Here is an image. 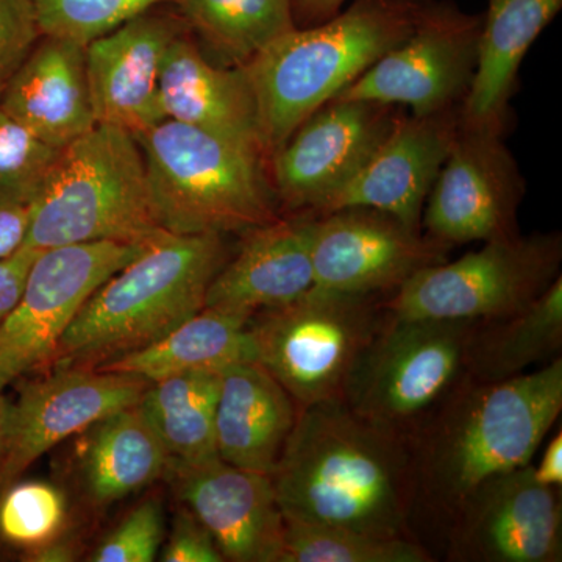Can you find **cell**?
I'll return each instance as SVG.
<instances>
[{"label": "cell", "mask_w": 562, "mask_h": 562, "mask_svg": "<svg viewBox=\"0 0 562 562\" xmlns=\"http://www.w3.org/2000/svg\"><path fill=\"white\" fill-rule=\"evenodd\" d=\"M562 412V358L497 383L464 379L409 439V530L446 536L472 492L531 464Z\"/></svg>", "instance_id": "obj_1"}, {"label": "cell", "mask_w": 562, "mask_h": 562, "mask_svg": "<svg viewBox=\"0 0 562 562\" xmlns=\"http://www.w3.org/2000/svg\"><path fill=\"white\" fill-rule=\"evenodd\" d=\"M271 476L284 519L412 538L408 439L342 401L301 408Z\"/></svg>", "instance_id": "obj_2"}, {"label": "cell", "mask_w": 562, "mask_h": 562, "mask_svg": "<svg viewBox=\"0 0 562 562\" xmlns=\"http://www.w3.org/2000/svg\"><path fill=\"white\" fill-rule=\"evenodd\" d=\"M225 235L162 232L81 306L52 368L95 369L160 341L205 305L228 260Z\"/></svg>", "instance_id": "obj_3"}, {"label": "cell", "mask_w": 562, "mask_h": 562, "mask_svg": "<svg viewBox=\"0 0 562 562\" xmlns=\"http://www.w3.org/2000/svg\"><path fill=\"white\" fill-rule=\"evenodd\" d=\"M430 0H353L330 20L295 27L244 65L272 157L314 111L403 43Z\"/></svg>", "instance_id": "obj_4"}, {"label": "cell", "mask_w": 562, "mask_h": 562, "mask_svg": "<svg viewBox=\"0 0 562 562\" xmlns=\"http://www.w3.org/2000/svg\"><path fill=\"white\" fill-rule=\"evenodd\" d=\"M162 232L138 139L124 128L95 124L52 165L31 205L24 247L147 243Z\"/></svg>", "instance_id": "obj_5"}, {"label": "cell", "mask_w": 562, "mask_h": 562, "mask_svg": "<svg viewBox=\"0 0 562 562\" xmlns=\"http://www.w3.org/2000/svg\"><path fill=\"white\" fill-rule=\"evenodd\" d=\"M135 138L166 232L241 235L280 217L269 161L258 151L172 120Z\"/></svg>", "instance_id": "obj_6"}, {"label": "cell", "mask_w": 562, "mask_h": 562, "mask_svg": "<svg viewBox=\"0 0 562 562\" xmlns=\"http://www.w3.org/2000/svg\"><path fill=\"white\" fill-rule=\"evenodd\" d=\"M386 297L313 286L250 317L255 358L301 408L341 401L351 369L386 319Z\"/></svg>", "instance_id": "obj_7"}, {"label": "cell", "mask_w": 562, "mask_h": 562, "mask_svg": "<svg viewBox=\"0 0 562 562\" xmlns=\"http://www.w3.org/2000/svg\"><path fill=\"white\" fill-rule=\"evenodd\" d=\"M473 324L387 314L351 369L341 401L358 416L409 442L422 422L464 379Z\"/></svg>", "instance_id": "obj_8"}, {"label": "cell", "mask_w": 562, "mask_h": 562, "mask_svg": "<svg viewBox=\"0 0 562 562\" xmlns=\"http://www.w3.org/2000/svg\"><path fill=\"white\" fill-rule=\"evenodd\" d=\"M560 233L484 243L457 261L414 273L384 299L403 319L484 321L524 308L561 276Z\"/></svg>", "instance_id": "obj_9"}, {"label": "cell", "mask_w": 562, "mask_h": 562, "mask_svg": "<svg viewBox=\"0 0 562 562\" xmlns=\"http://www.w3.org/2000/svg\"><path fill=\"white\" fill-rule=\"evenodd\" d=\"M150 241H95L40 250L20 301L0 324V391L31 373L49 371L63 335L85 302Z\"/></svg>", "instance_id": "obj_10"}, {"label": "cell", "mask_w": 562, "mask_h": 562, "mask_svg": "<svg viewBox=\"0 0 562 562\" xmlns=\"http://www.w3.org/2000/svg\"><path fill=\"white\" fill-rule=\"evenodd\" d=\"M482 21L430 0L412 35L335 99L409 106L416 116L460 106L475 74Z\"/></svg>", "instance_id": "obj_11"}, {"label": "cell", "mask_w": 562, "mask_h": 562, "mask_svg": "<svg viewBox=\"0 0 562 562\" xmlns=\"http://www.w3.org/2000/svg\"><path fill=\"white\" fill-rule=\"evenodd\" d=\"M503 133L460 125L425 202V235L450 247L519 236L525 184Z\"/></svg>", "instance_id": "obj_12"}, {"label": "cell", "mask_w": 562, "mask_h": 562, "mask_svg": "<svg viewBox=\"0 0 562 562\" xmlns=\"http://www.w3.org/2000/svg\"><path fill=\"white\" fill-rule=\"evenodd\" d=\"M397 116L394 105L338 99L314 111L269 158L280 209L316 214L368 162Z\"/></svg>", "instance_id": "obj_13"}, {"label": "cell", "mask_w": 562, "mask_h": 562, "mask_svg": "<svg viewBox=\"0 0 562 562\" xmlns=\"http://www.w3.org/2000/svg\"><path fill=\"white\" fill-rule=\"evenodd\" d=\"M450 562H561V490L535 479L532 464L472 492L443 536Z\"/></svg>", "instance_id": "obj_14"}, {"label": "cell", "mask_w": 562, "mask_h": 562, "mask_svg": "<svg viewBox=\"0 0 562 562\" xmlns=\"http://www.w3.org/2000/svg\"><path fill=\"white\" fill-rule=\"evenodd\" d=\"M22 383L10 406L5 450L0 461V491L57 446L95 422L138 405L150 382L133 373L87 368H52Z\"/></svg>", "instance_id": "obj_15"}, {"label": "cell", "mask_w": 562, "mask_h": 562, "mask_svg": "<svg viewBox=\"0 0 562 562\" xmlns=\"http://www.w3.org/2000/svg\"><path fill=\"white\" fill-rule=\"evenodd\" d=\"M450 247L383 211L351 206L314 214V286L390 295L414 273L447 261Z\"/></svg>", "instance_id": "obj_16"}, {"label": "cell", "mask_w": 562, "mask_h": 562, "mask_svg": "<svg viewBox=\"0 0 562 562\" xmlns=\"http://www.w3.org/2000/svg\"><path fill=\"white\" fill-rule=\"evenodd\" d=\"M165 479L213 536L224 561L279 562L284 516L271 475L221 458L199 464L169 458Z\"/></svg>", "instance_id": "obj_17"}, {"label": "cell", "mask_w": 562, "mask_h": 562, "mask_svg": "<svg viewBox=\"0 0 562 562\" xmlns=\"http://www.w3.org/2000/svg\"><path fill=\"white\" fill-rule=\"evenodd\" d=\"M460 125L461 105L424 116H397L368 162L316 214L364 206L422 232L425 202Z\"/></svg>", "instance_id": "obj_18"}, {"label": "cell", "mask_w": 562, "mask_h": 562, "mask_svg": "<svg viewBox=\"0 0 562 562\" xmlns=\"http://www.w3.org/2000/svg\"><path fill=\"white\" fill-rule=\"evenodd\" d=\"M187 29L183 20L147 11L87 44L88 87L98 124L138 136L165 120L161 65L172 41Z\"/></svg>", "instance_id": "obj_19"}, {"label": "cell", "mask_w": 562, "mask_h": 562, "mask_svg": "<svg viewBox=\"0 0 562 562\" xmlns=\"http://www.w3.org/2000/svg\"><path fill=\"white\" fill-rule=\"evenodd\" d=\"M314 213L302 211L241 233V243L211 281L203 308L250 321L314 286Z\"/></svg>", "instance_id": "obj_20"}, {"label": "cell", "mask_w": 562, "mask_h": 562, "mask_svg": "<svg viewBox=\"0 0 562 562\" xmlns=\"http://www.w3.org/2000/svg\"><path fill=\"white\" fill-rule=\"evenodd\" d=\"M160 103L165 120L213 133L268 158L246 69L216 65L184 33L172 41L162 60Z\"/></svg>", "instance_id": "obj_21"}, {"label": "cell", "mask_w": 562, "mask_h": 562, "mask_svg": "<svg viewBox=\"0 0 562 562\" xmlns=\"http://www.w3.org/2000/svg\"><path fill=\"white\" fill-rule=\"evenodd\" d=\"M85 47L74 41L41 36L0 95V109L57 149L98 124Z\"/></svg>", "instance_id": "obj_22"}, {"label": "cell", "mask_w": 562, "mask_h": 562, "mask_svg": "<svg viewBox=\"0 0 562 562\" xmlns=\"http://www.w3.org/2000/svg\"><path fill=\"white\" fill-rule=\"evenodd\" d=\"M301 406L258 364L238 362L221 372L216 449L222 461L272 475L294 430Z\"/></svg>", "instance_id": "obj_23"}, {"label": "cell", "mask_w": 562, "mask_h": 562, "mask_svg": "<svg viewBox=\"0 0 562 562\" xmlns=\"http://www.w3.org/2000/svg\"><path fill=\"white\" fill-rule=\"evenodd\" d=\"M561 9L562 0H490L475 74L461 103L464 127L505 132L524 57Z\"/></svg>", "instance_id": "obj_24"}, {"label": "cell", "mask_w": 562, "mask_h": 562, "mask_svg": "<svg viewBox=\"0 0 562 562\" xmlns=\"http://www.w3.org/2000/svg\"><path fill=\"white\" fill-rule=\"evenodd\" d=\"M168 461L138 405L121 409L81 432L77 452L81 492L94 508H109L162 479Z\"/></svg>", "instance_id": "obj_25"}, {"label": "cell", "mask_w": 562, "mask_h": 562, "mask_svg": "<svg viewBox=\"0 0 562 562\" xmlns=\"http://www.w3.org/2000/svg\"><path fill=\"white\" fill-rule=\"evenodd\" d=\"M562 351V277L516 312L475 321L465 351V376L497 383L557 360Z\"/></svg>", "instance_id": "obj_26"}, {"label": "cell", "mask_w": 562, "mask_h": 562, "mask_svg": "<svg viewBox=\"0 0 562 562\" xmlns=\"http://www.w3.org/2000/svg\"><path fill=\"white\" fill-rule=\"evenodd\" d=\"M246 361H257L249 321L202 308L160 341L95 369L154 383L181 373L222 372Z\"/></svg>", "instance_id": "obj_27"}, {"label": "cell", "mask_w": 562, "mask_h": 562, "mask_svg": "<svg viewBox=\"0 0 562 562\" xmlns=\"http://www.w3.org/2000/svg\"><path fill=\"white\" fill-rule=\"evenodd\" d=\"M221 372H190L150 383L138 403L166 453L199 464L220 458L216 405Z\"/></svg>", "instance_id": "obj_28"}, {"label": "cell", "mask_w": 562, "mask_h": 562, "mask_svg": "<svg viewBox=\"0 0 562 562\" xmlns=\"http://www.w3.org/2000/svg\"><path fill=\"white\" fill-rule=\"evenodd\" d=\"M179 7L211 61L227 68L247 65L297 27L292 0H180Z\"/></svg>", "instance_id": "obj_29"}, {"label": "cell", "mask_w": 562, "mask_h": 562, "mask_svg": "<svg viewBox=\"0 0 562 562\" xmlns=\"http://www.w3.org/2000/svg\"><path fill=\"white\" fill-rule=\"evenodd\" d=\"M430 550L412 538H386L350 528L284 519L279 562H431Z\"/></svg>", "instance_id": "obj_30"}, {"label": "cell", "mask_w": 562, "mask_h": 562, "mask_svg": "<svg viewBox=\"0 0 562 562\" xmlns=\"http://www.w3.org/2000/svg\"><path fill=\"white\" fill-rule=\"evenodd\" d=\"M66 524L68 502L54 483L18 480L0 491V541L22 553L54 541Z\"/></svg>", "instance_id": "obj_31"}, {"label": "cell", "mask_w": 562, "mask_h": 562, "mask_svg": "<svg viewBox=\"0 0 562 562\" xmlns=\"http://www.w3.org/2000/svg\"><path fill=\"white\" fill-rule=\"evenodd\" d=\"M169 2L180 0H33L41 35L81 46Z\"/></svg>", "instance_id": "obj_32"}, {"label": "cell", "mask_w": 562, "mask_h": 562, "mask_svg": "<svg viewBox=\"0 0 562 562\" xmlns=\"http://www.w3.org/2000/svg\"><path fill=\"white\" fill-rule=\"evenodd\" d=\"M60 150L0 109V203L31 206Z\"/></svg>", "instance_id": "obj_33"}, {"label": "cell", "mask_w": 562, "mask_h": 562, "mask_svg": "<svg viewBox=\"0 0 562 562\" xmlns=\"http://www.w3.org/2000/svg\"><path fill=\"white\" fill-rule=\"evenodd\" d=\"M165 541V514L158 498H146L127 513L88 557L92 562H151Z\"/></svg>", "instance_id": "obj_34"}, {"label": "cell", "mask_w": 562, "mask_h": 562, "mask_svg": "<svg viewBox=\"0 0 562 562\" xmlns=\"http://www.w3.org/2000/svg\"><path fill=\"white\" fill-rule=\"evenodd\" d=\"M41 36L33 0H0V95Z\"/></svg>", "instance_id": "obj_35"}, {"label": "cell", "mask_w": 562, "mask_h": 562, "mask_svg": "<svg viewBox=\"0 0 562 562\" xmlns=\"http://www.w3.org/2000/svg\"><path fill=\"white\" fill-rule=\"evenodd\" d=\"M160 557L165 562H224L213 536L184 506L173 516Z\"/></svg>", "instance_id": "obj_36"}, {"label": "cell", "mask_w": 562, "mask_h": 562, "mask_svg": "<svg viewBox=\"0 0 562 562\" xmlns=\"http://www.w3.org/2000/svg\"><path fill=\"white\" fill-rule=\"evenodd\" d=\"M38 251L22 246L10 257L0 260V324L20 301L25 279Z\"/></svg>", "instance_id": "obj_37"}, {"label": "cell", "mask_w": 562, "mask_h": 562, "mask_svg": "<svg viewBox=\"0 0 562 562\" xmlns=\"http://www.w3.org/2000/svg\"><path fill=\"white\" fill-rule=\"evenodd\" d=\"M31 224V206L0 203V260L24 246Z\"/></svg>", "instance_id": "obj_38"}, {"label": "cell", "mask_w": 562, "mask_h": 562, "mask_svg": "<svg viewBox=\"0 0 562 562\" xmlns=\"http://www.w3.org/2000/svg\"><path fill=\"white\" fill-rule=\"evenodd\" d=\"M535 479L543 486L562 487V432L561 428L557 435L547 443L543 450L541 461L538 465H532Z\"/></svg>", "instance_id": "obj_39"}, {"label": "cell", "mask_w": 562, "mask_h": 562, "mask_svg": "<svg viewBox=\"0 0 562 562\" xmlns=\"http://www.w3.org/2000/svg\"><path fill=\"white\" fill-rule=\"evenodd\" d=\"M80 554L81 543L79 539L66 535L65 531L54 541L47 542L46 546L24 553L22 560L31 562H72L79 560Z\"/></svg>", "instance_id": "obj_40"}, {"label": "cell", "mask_w": 562, "mask_h": 562, "mask_svg": "<svg viewBox=\"0 0 562 562\" xmlns=\"http://www.w3.org/2000/svg\"><path fill=\"white\" fill-rule=\"evenodd\" d=\"M347 0H292L294 20L297 27H310L330 20L342 10Z\"/></svg>", "instance_id": "obj_41"}, {"label": "cell", "mask_w": 562, "mask_h": 562, "mask_svg": "<svg viewBox=\"0 0 562 562\" xmlns=\"http://www.w3.org/2000/svg\"><path fill=\"white\" fill-rule=\"evenodd\" d=\"M11 403L7 401L3 391H0V461H2L3 450H5L7 431H9Z\"/></svg>", "instance_id": "obj_42"}]
</instances>
